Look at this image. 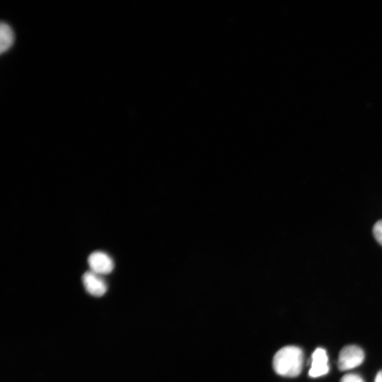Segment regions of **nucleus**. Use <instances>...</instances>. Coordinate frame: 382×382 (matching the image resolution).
Segmentation results:
<instances>
[{"mask_svg": "<svg viewBox=\"0 0 382 382\" xmlns=\"http://www.w3.org/2000/svg\"><path fill=\"white\" fill-rule=\"evenodd\" d=\"M274 371L284 377L298 376L303 369V353L296 346H286L277 352L273 358Z\"/></svg>", "mask_w": 382, "mask_h": 382, "instance_id": "f257e3e1", "label": "nucleus"}, {"mask_svg": "<svg viewBox=\"0 0 382 382\" xmlns=\"http://www.w3.org/2000/svg\"><path fill=\"white\" fill-rule=\"evenodd\" d=\"M363 349L357 345H347L340 352L337 367L340 371H347L361 365L364 359Z\"/></svg>", "mask_w": 382, "mask_h": 382, "instance_id": "f03ea898", "label": "nucleus"}, {"mask_svg": "<svg viewBox=\"0 0 382 382\" xmlns=\"http://www.w3.org/2000/svg\"><path fill=\"white\" fill-rule=\"evenodd\" d=\"M90 270L100 275L110 273L114 268L112 258L101 251L92 253L88 258Z\"/></svg>", "mask_w": 382, "mask_h": 382, "instance_id": "7ed1b4c3", "label": "nucleus"}, {"mask_svg": "<svg viewBox=\"0 0 382 382\" xmlns=\"http://www.w3.org/2000/svg\"><path fill=\"white\" fill-rule=\"evenodd\" d=\"M82 282L86 291L94 296H101L107 291V285L101 275L91 270L83 274Z\"/></svg>", "mask_w": 382, "mask_h": 382, "instance_id": "20e7f679", "label": "nucleus"}, {"mask_svg": "<svg viewBox=\"0 0 382 382\" xmlns=\"http://www.w3.org/2000/svg\"><path fill=\"white\" fill-rule=\"evenodd\" d=\"M329 371L328 357L325 350L317 348L312 354L311 366L308 375L317 378L325 375Z\"/></svg>", "mask_w": 382, "mask_h": 382, "instance_id": "39448f33", "label": "nucleus"}, {"mask_svg": "<svg viewBox=\"0 0 382 382\" xmlns=\"http://www.w3.org/2000/svg\"><path fill=\"white\" fill-rule=\"evenodd\" d=\"M0 40V51L2 54L10 49L14 42V33L6 23H1Z\"/></svg>", "mask_w": 382, "mask_h": 382, "instance_id": "423d86ee", "label": "nucleus"}, {"mask_svg": "<svg viewBox=\"0 0 382 382\" xmlns=\"http://www.w3.org/2000/svg\"><path fill=\"white\" fill-rule=\"evenodd\" d=\"M373 234L376 241L382 245V219L378 220L374 224Z\"/></svg>", "mask_w": 382, "mask_h": 382, "instance_id": "0eeeda50", "label": "nucleus"}, {"mask_svg": "<svg viewBox=\"0 0 382 382\" xmlns=\"http://www.w3.org/2000/svg\"><path fill=\"white\" fill-rule=\"evenodd\" d=\"M340 382H364V381L357 374H347L341 378Z\"/></svg>", "mask_w": 382, "mask_h": 382, "instance_id": "6e6552de", "label": "nucleus"}, {"mask_svg": "<svg viewBox=\"0 0 382 382\" xmlns=\"http://www.w3.org/2000/svg\"><path fill=\"white\" fill-rule=\"evenodd\" d=\"M375 382H382V371H379L375 378Z\"/></svg>", "mask_w": 382, "mask_h": 382, "instance_id": "1a4fd4ad", "label": "nucleus"}]
</instances>
